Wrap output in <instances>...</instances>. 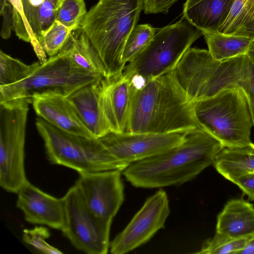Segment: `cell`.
Wrapping results in <instances>:
<instances>
[{"label": "cell", "mask_w": 254, "mask_h": 254, "mask_svg": "<svg viewBox=\"0 0 254 254\" xmlns=\"http://www.w3.org/2000/svg\"><path fill=\"white\" fill-rule=\"evenodd\" d=\"M223 148L201 128L189 131L179 145L160 154L130 164L123 174L132 186L156 188L190 181L213 165Z\"/></svg>", "instance_id": "obj_2"}, {"label": "cell", "mask_w": 254, "mask_h": 254, "mask_svg": "<svg viewBox=\"0 0 254 254\" xmlns=\"http://www.w3.org/2000/svg\"><path fill=\"white\" fill-rule=\"evenodd\" d=\"M233 0H187L184 18L201 33L218 31L228 15Z\"/></svg>", "instance_id": "obj_17"}, {"label": "cell", "mask_w": 254, "mask_h": 254, "mask_svg": "<svg viewBox=\"0 0 254 254\" xmlns=\"http://www.w3.org/2000/svg\"><path fill=\"white\" fill-rule=\"evenodd\" d=\"M100 105L111 131L126 132L133 92L131 79L123 73L99 83Z\"/></svg>", "instance_id": "obj_13"}, {"label": "cell", "mask_w": 254, "mask_h": 254, "mask_svg": "<svg viewBox=\"0 0 254 254\" xmlns=\"http://www.w3.org/2000/svg\"><path fill=\"white\" fill-rule=\"evenodd\" d=\"M13 8V29L21 40L29 42L41 64L46 62L48 58L42 46L34 35L25 17L21 0H7Z\"/></svg>", "instance_id": "obj_25"}, {"label": "cell", "mask_w": 254, "mask_h": 254, "mask_svg": "<svg viewBox=\"0 0 254 254\" xmlns=\"http://www.w3.org/2000/svg\"><path fill=\"white\" fill-rule=\"evenodd\" d=\"M79 67L106 77V69L96 49L82 27L73 30L64 45Z\"/></svg>", "instance_id": "obj_20"}, {"label": "cell", "mask_w": 254, "mask_h": 254, "mask_svg": "<svg viewBox=\"0 0 254 254\" xmlns=\"http://www.w3.org/2000/svg\"><path fill=\"white\" fill-rule=\"evenodd\" d=\"M51 1L57 8L60 4L61 0H51Z\"/></svg>", "instance_id": "obj_37"}, {"label": "cell", "mask_w": 254, "mask_h": 254, "mask_svg": "<svg viewBox=\"0 0 254 254\" xmlns=\"http://www.w3.org/2000/svg\"><path fill=\"white\" fill-rule=\"evenodd\" d=\"M73 30L55 20L42 36L41 44L49 57L59 53Z\"/></svg>", "instance_id": "obj_29"}, {"label": "cell", "mask_w": 254, "mask_h": 254, "mask_svg": "<svg viewBox=\"0 0 254 254\" xmlns=\"http://www.w3.org/2000/svg\"><path fill=\"white\" fill-rule=\"evenodd\" d=\"M200 128L223 148L241 147L252 143V117L246 96L238 87L227 88L192 103Z\"/></svg>", "instance_id": "obj_4"}, {"label": "cell", "mask_w": 254, "mask_h": 254, "mask_svg": "<svg viewBox=\"0 0 254 254\" xmlns=\"http://www.w3.org/2000/svg\"><path fill=\"white\" fill-rule=\"evenodd\" d=\"M157 29L148 24L136 25L126 42L122 61L126 64L134 60L148 46L154 36Z\"/></svg>", "instance_id": "obj_26"}, {"label": "cell", "mask_w": 254, "mask_h": 254, "mask_svg": "<svg viewBox=\"0 0 254 254\" xmlns=\"http://www.w3.org/2000/svg\"><path fill=\"white\" fill-rule=\"evenodd\" d=\"M178 0H142V10L146 14L167 13Z\"/></svg>", "instance_id": "obj_31"}, {"label": "cell", "mask_w": 254, "mask_h": 254, "mask_svg": "<svg viewBox=\"0 0 254 254\" xmlns=\"http://www.w3.org/2000/svg\"><path fill=\"white\" fill-rule=\"evenodd\" d=\"M246 54L254 65V41L250 45Z\"/></svg>", "instance_id": "obj_35"}, {"label": "cell", "mask_w": 254, "mask_h": 254, "mask_svg": "<svg viewBox=\"0 0 254 254\" xmlns=\"http://www.w3.org/2000/svg\"><path fill=\"white\" fill-rule=\"evenodd\" d=\"M142 10V0H99L84 18L81 27L104 64L106 77L123 73V49Z\"/></svg>", "instance_id": "obj_3"}, {"label": "cell", "mask_w": 254, "mask_h": 254, "mask_svg": "<svg viewBox=\"0 0 254 254\" xmlns=\"http://www.w3.org/2000/svg\"><path fill=\"white\" fill-rule=\"evenodd\" d=\"M36 127L44 143L49 162L72 169L79 175L107 170H124L129 165L114 156L99 138L63 131L40 117Z\"/></svg>", "instance_id": "obj_5"}, {"label": "cell", "mask_w": 254, "mask_h": 254, "mask_svg": "<svg viewBox=\"0 0 254 254\" xmlns=\"http://www.w3.org/2000/svg\"><path fill=\"white\" fill-rule=\"evenodd\" d=\"M38 117L69 133L94 137L85 127L67 97L58 94L34 96L31 100Z\"/></svg>", "instance_id": "obj_15"}, {"label": "cell", "mask_w": 254, "mask_h": 254, "mask_svg": "<svg viewBox=\"0 0 254 254\" xmlns=\"http://www.w3.org/2000/svg\"><path fill=\"white\" fill-rule=\"evenodd\" d=\"M100 81L84 86L67 97L85 127L97 138L111 131L100 105Z\"/></svg>", "instance_id": "obj_16"}, {"label": "cell", "mask_w": 254, "mask_h": 254, "mask_svg": "<svg viewBox=\"0 0 254 254\" xmlns=\"http://www.w3.org/2000/svg\"><path fill=\"white\" fill-rule=\"evenodd\" d=\"M49 230L43 226L23 231V240L32 246L37 251L45 254H61L59 249L49 245L46 240L50 237Z\"/></svg>", "instance_id": "obj_30"}, {"label": "cell", "mask_w": 254, "mask_h": 254, "mask_svg": "<svg viewBox=\"0 0 254 254\" xmlns=\"http://www.w3.org/2000/svg\"><path fill=\"white\" fill-rule=\"evenodd\" d=\"M208 51L216 61H223L246 54L254 37L222 33L218 31L202 33Z\"/></svg>", "instance_id": "obj_21"}, {"label": "cell", "mask_w": 254, "mask_h": 254, "mask_svg": "<svg viewBox=\"0 0 254 254\" xmlns=\"http://www.w3.org/2000/svg\"><path fill=\"white\" fill-rule=\"evenodd\" d=\"M103 77L77 66L64 46L59 53L41 64L26 79L10 85L0 86V103L26 99L31 104L34 96L45 94L67 97L84 86L99 82Z\"/></svg>", "instance_id": "obj_6"}, {"label": "cell", "mask_w": 254, "mask_h": 254, "mask_svg": "<svg viewBox=\"0 0 254 254\" xmlns=\"http://www.w3.org/2000/svg\"><path fill=\"white\" fill-rule=\"evenodd\" d=\"M0 14L3 16V23L0 35L3 39H7L11 35L13 28V8L8 1L3 7L0 9Z\"/></svg>", "instance_id": "obj_32"}, {"label": "cell", "mask_w": 254, "mask_h": 254, "mask_svg": "<svg viewBox=\"0 0 254 254\" xmlns=\"http://www.w3.org/2000/svg\"><path fill=\"white\" fill-rule=\"evenodd\" d=\"M122 172L112 170L80 174L75 183L87 207L103 220L112 222L124 201Z\"/></svg>", "instance_id": "obj_12"}, {"label": "cell", "mask_w": 254, "mask_h": 254, "mask_svg": "<svg viewBox=\"0 0 254 254\" xmlns=\"http://www.w3.org/2000/svg\"><path fill=\"white\" fill-rule=\"evenodd\" d=\"M249 199L254 200V173L242 176L233 182Z\"/></svg>", "instance_id": "obj_33"}, {"label": "cell", "mask_w": 254, "mask_h": 254, "mask_svg": "<svg viewBox=\"0 0 254 254\" xmlns=\"http://www.w3.org/2000/svg\"><path fill=\"white\" fill-rule=\"evenodd\" d=\"M188 132L154 133L111 131L99 139L114 156L129 165L179 145Z\"/></svg>", "instance_id": "obj_11"}, {"label": "cell", "mask_w": 254, "mask_h": 254, "mask_svg": "<svg viewBox=\"0 0 254 254\" xmlns=\"http://www.w3.org/2000/svg\"><path fill=\"white\" fill-rule=\"evenodd\" d=\"M21 2L28 23L41 45L43 35L56 20L57 8L51 0H21Z\"/></svg>", "instance_id": "obj_22"}, {"label": "cell", "mask_w": 254, "mask_h": 254, "mask_svg": "<svg viewBox=\"0 0 254 254\" xmlns=\"http://www.w3.org/2000/svg\"><path fill=\"white\" fill-rule=\"evenodd\" d=\"M216 232L236 238L254 235V205L242 198L227 201L217 216Z\"/></svg>", "instance_id": "obj_18"}, {"label": "cell", "mask_w": 254, "mask_h": 254, "mask_svg": "<svg viewBox=\"0 0 254 254\" xmlns=\"http://www.w3.org/2000/svg\"><path fill=\"white\" fill-rule=\"evenodd\" d=\"M254 235L236 238L216 232L213 237L205 241L199 251L195 253L202 254H238L244 249Z\"/></svg>", "instance_id": "obj_27"}, {"label": "cell", "mask_w": 254, "mask_h": 254, "mask_svg": "<svg viewBox=\"0 0 254 254\" xmlns=\"http://www.w3.org/2000/svg\"><path fill=\"white\" fill-rule=\"evenodd\" d=\"M87 12L83 0H61L55 20L74 30L81 26Z\"/></svg>", "instance_id": "obj_28"}, {"label": "cell", "mask_w": 254, "mask_h": 254, "mask_svg": "<svg viewBox=\"0 0 254 254\" xmlns=\"http://www.w3.org/2000/svg\"><path fill=\"white\" fill-rule=\"evenodd\" d=\"M64 223L62 231L76 249L88 254H106L110 247L112 221L95 215L87 207L77 187L63 197Z\"/></svg>", "instance_id": "obj_9"}, {"label": "cell", "mask_w": 254, "mask_h": 254, "mask_svg": "<svg viewBox=\"0 0 254 254\" xmlns=\"http://www.w3.org/2000/svg\"><path fill=\"white\" fill-rule=\"evenodd\" d=\"M239 254H254V235Z\"/></svg>", "instance_id": "obj_34"}, {"label": "cell", "mask_w": 254, "mask_h": 254, "mask_svg": "<svg viewBox=\"0 0 254 254\" xmlns=\"http://www.w3.org/2000/svg\"><path fill=\"white\" fill-rule=\"evenodd\" d=\"M131 80L133 92L126 132L168 133L200 128L192 103L172 71L146 81Z\"/></svg>", "instance_id": "obj_1"}, {"label": "cell", "mask_w": 254, "mask_h": 254, "mask_svg": "<svg viewBox=\"0 0 254 254\" xmlns=\"http://www.w3.org/2000/svg\"><path fill=\"white\" fill-rule=\"evenodd\" d=\"M213 165L220 174L232 183L242 176L254 173V144L222 148Z\"/></svg>", "instance_id": "obj_19"}, {"label": "cell", "mask_w": 254, "mask_h": 254, "mask_svg": "<svg viewBox=\"0 0 254 254\" xmlns=\"http://www.w3.org/2000/svg\"><path fill=\"white\" fill-rule=\"evenodd\" d=\"M16 206L27 222L62 230L64 223L63 198H57L40 190L28 180L17 192Z\"/></svg>", "instance_id": "obj_14"}, {"label": "cell", "mask_w": 254, "mask_h": 254, "mask_svg": "<svg viewBox=\"0 0 254 254\" xmlns=\"http://www.w3.org/2000/svg\"><path fill=\"white\" fill-rule=\"evenodd\" d=\"M30 101L0 103V185L17 193L27 181L24 167L26 130Z\"/></svg>", "instance_id": "obj_8"}, {"label": "cell", "mask_w": 254, "mask_h": 254, "mask_svg": "<svg viewBox=\"0 0 254 254\" xmlns=\"http://www.w3.org/2000/svg\"><path fill=\"white\" fill-rule=\"evenodd\" d=\"M170 211L167 194L160 190L146 199L126 227L111 242V253L126 254L147 242L164 227Z\"/></svg>", "instance_id": "obj_10"}, {"label": "cell", "mask_w": 254, "mask_h": 254, "mask_svg": "<svg viewBox=\"0 0 254 254\" xmlns=\"http://www.w3.org/2000/svg\"><path fill=\"white\" fill-rule=\"evenodd\" d=\"M254 8V0H233L228 15L218 31L226 34L253 36L251 18Z\"/></svg>", "instance_id": "obj_23"}, {"label": "cell", "mask_w": 254, "mask_h": 254, "mask_svg": "<svg viewBox=\"0 0 254 254\" xmlns=\"http://www.w3.org/2000/svg\"><path fill=\"white\" fill-rule=\"evenodd\" d=\"M251 35L252 36H254V8L253 9L251 18Z\"/></svg>", "instance_id": "obj_36"}, {"label": "cell", "mask_w": 254, "mask_h": 254, "mask_svg": "<svg viewBox=\"0 0 254 254\" xmlns=\"http://www.w3.org/2000/svg\"><path fill=\"white\" fill-rule=\"evenodd\" d=\"M202 35L186 20L157 29L148 46L126 65L123 73L134 80L146 81L169 72Z\"/></svg>", "instance_id": "obj_7"}, {"label": "cell", "mask_w": 254, "mask_h": 254, "mask_svg": "<svg viewBox=\"0 0 254 254\" xmlns=\"http://www.w3.org/2000/svg\"><path fill=\"white\" fill-rule=\"evenodd\" d=\"M37 62L27 64L0 51V86L20 82L30 76L40 65Z\"/></svg>", "instance_id": "obj_24"}]
</instances>
